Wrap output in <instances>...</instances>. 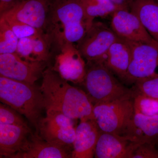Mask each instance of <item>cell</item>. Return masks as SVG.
<instances>
[{
    "label": "cell",
    "instance_id": "6da1fadb",
    "mask_svg": "<svg viewBox=\"0 0 158 158\" xmlns=\"http://www.w3.org/2000/svg\"><path fill=\"white\" fill-rule=\"evenodd\" d=\"M42 77L40 87L46 110H57L81 121L94 119V105L85 91L71 85L50 67L44 70Z\"/></svg>",
    "mask_w": 158,
    "mask_h": 158
},
{
    "label": "cell",
    "instance_id": "7a4b0ae2",
    "mask_svg": "<svg viewBox=\"0 0 158 158\" xmlns=\"http://www.w3.org/2000/svg\"><path fill=\"white\" fill-rule=\"evenodd\" d=\"M88 29L79 0H52L45 33L53 50L68 44L77 46Z\"/></svg>",
    "mask_w": 158,
    "mask_h": 158
},
{
    "label": "cell",
    "instance_id": "3957f363",
    "mask_svg": "<svg viewBox=\"0 0 158 158\" xmlns=\"http://www.w3.org/2000/svg\"><path fill=\"white\" fill-rule=\"evenodd\" d=\"M0 100L4 104L23 115L36 130L38 129L45 110L44 98L40 87L35 84L15 81L0 76Z\"/></svg>",
    "mask_w": 158,
    "mask_h": 158
},
{
    "label": "cell",
    "instance_id": "277c9868",
    "mask_svg": "<svg viewBox=\"0 0 158 158\" xmlns=\"http://www.w3.org/2000/svg\"><path fill=\"white\" fill-rule=\"evenodd\" d=\"M104 61L86 62V73L81 85L93 104L133 98L134 90L118 81Z\"/></svg>",
    "mask_w": 158,
    "mask_h": 158
},
{
    "label": "cell",
    "instance_id": "5b68a950",
    "mask_svg": "<svg viewBox=\"0 0 158 158\" xmlns=\"http://www.w3.org/2000/svg\"><path fill=\"white\" fill-rule=\"evenodd\" d=\"M133 98L98 103L93 106L94 119L102 131L122 135L134 115Z\"/></svg>",
    "mask_w": 158,
    "mask_h": 158
},
{
    "label": "cell",
    "instance_id": "8992f818",
    "mask_svg": "<svg viewBox=\"0 0 158 158\" xmlns=\"http://www.w3.org/2000/svg\"><path fill=\"white\" fill-rule=\"evenodd\" d=\"M46 111V116L40 123L38 135L49 143L73 152L76 136L73 119L57 110Z\"/></svg>",
    "mask_w": 158,
    "mask_h": 158
},
{
    "label": "cell",
    "instance_id": "52a82bcc",
    "mask_svg": "<svg viewBox=\"0 0 158 158\" xmlns=\"http://www.w3.org/2000/svg\"><path fill=\"white\" fill-rule=\"evenodd\" d=\"M132 58L124 82L135 84L140 80L158 77V42L129 41Z\"/></svg>",
    "mask_w": 158,
    "mask_h": 158
},
{
    "label": "cell",
    "instance_id": "ba28073f",
    "mask_svg": "<svg viewBox=\"0 0 158 158\" xmlns=\"http://www.w3.org/2000/svg\"><path fill=\"white\" fill-rule=\"evenodd\" d=\"M117 38L106 24L94 22L76 47L86 62L105 61L109 49Z\"/></svg>",
    "mask_w": 158,
    "mask_h": 158
},
{
    "label": "cell",
    "instance_id": "9c48e42d",
    "mask_svg": "<svg viewBox=\"0 0 158 158\" xmlns=\"http://www.w3.org/2000/svg\"><path fill=\"white\" fill-rule=\"evenodd\" d=\"M52 0H23L13 8L0 15L25 23L46 32Z\"/></svg>",
    "mask_w": 158,
    "mask_h": 158
},
{
    "label": "cell",
    "instance_id": "30bf717a",
    "mask_svg": "<svg viewBox=\"0 0 158 158\" xmlns=\"http://www.w3.org/2000/svg\"><path fill=\"white\" fill-rule=\"evenodd\" d=\"M46 62L27 61L15 53L0 54V76L34 85L42 76Z\"/></svg>",
    "mask_w": 158,
    "mask_h": 158
},
{
    "label": "cell",
    "instance_id": "8fae6325",
    "mask_svg": "<svg viewBox=\"0 0 158 158\" xmlns=\"http://www.w3.org/2000/svg\"><path fill=\"white\" fill-rule=\"evenodd\" d=\"M111 28L117 37L130 42L154 43L157 41L130 9H119L113 12Z\"/></svg>",
    "mask_w": 158,
    "mask_h": 158
},
{
    "label": "cell",
    "instance_id": "7c38bea8",
    "mask_svg": "<svg viewBox=\"0 0 158 158\" xmlns=\"http://www.w3.org/2000/svg\"><path fill=\"white\" fill-rule=\"evenodd\" d=\"M57 52L52 69L65 81L81 84L86 73V62L76 46L68 44Z\"/></svg>",
    "mask_w": 158,
    "mask_h": 158
},
{
    "label": "cell",
    "instance_id": "4fadbf2b",
    "mask_svg": "<svg viewBox=\"0 0 158 158\" xmlns=\"http://www.w3.org/2000/svg\"><path fill=\"white\" fill-rule=\"evenodd\" d=\"M136 144L125 136L100 131L94 157L132 158Z\"/></svg>",
    "mask_w": 158,
    "mask_h": 158
},
{
    "label": "cell",
    "instance_id": "5bb4252c",
    "mask_svg": "<svg viewBox=\"0 0 158 158\" xmlns=\"http://www.w3.org/2000/svg\"><path fill=\"white\" fill-rule=\"evenodd\" d=\"M122 135L135 143H148L156 145L158 142V115L146 116L134 111Z\"/></svg>",
    "mask_w": 158,
    "mask_h": 158
},
{
    "label": "cell",
    "instance_id": "9a60e30c",
    "mask_svg": "<svg viewBox=\"0 0 158 158\" xmlns=\"http://www.w3.org/2000/svg\"><path fill=\"white\" fill-rule=\"evenodd\" d=\"M32 134L28 126L0 124V157L13 158L24 148Z\"/></svg>",
    "mask_w": 158,
    "mask_h": 158
},
{
    "label": "cell",
    "instance_id": "2e32d148",
    "mask_svg": "<svg viewBox=\"0 0 158 158\" xmlns=\"http://www.w3.org/2000/svg\"><path fill=\"white\" fill-rule=\"evenodd\" d=\"M100 131L95 119L81 121L76 128L72 158L94 157Z\"/></svg>",
    "mask_w": 158,
    "mask_h": 158
},
{
    "label": "cell",
    "instance_id": "e0dca14e",
    "mask_svg": "<svg viewBox=\"0 0 158 158\" xmlns=\"http://www.w3.org/2000/svg\"><path fill=\"white\" fill-rule=\"evenodd\" d=\"M72 158V151L47 142L33 133L27 144L13 158Z\"/></svg>",
    "mask_w": 158,
    "mask_h": 158
},
{
    "label": "cell",
    "instance_id": "ac0fdd59",
    "mask_svg": "<svg viewBox=\"0 0 158 158\" xmlns=\"http://www.w3.org/2000/svg\"><path fill=\"white\" fill-rule=\"evenodd\" d=\"M131 58L129 41L118 37L109 49L104 62L112 72L124 82Z\"/></svg>",
    "mask_w": 158,
    "mask_h": 158
},
{
    "label": "cell",
    "instance_id": "d6986e66",
    "mask_svg": "<svg viewBox=\"0 0 158 158\" xmlns=\"http://www.w3.org/2000/svg\"><path fill=\"white\" fill-rule=\"evenodd\" d=\"M130 10L138 16L148 33L158 42V1L134 0Z\"/></svg>",
    "mask_w": 158,
    "mask_h": 158
},
{
    "label": "cell",
    "instance_id": "ffe728a7",
    "mask_svg": "<svg viewBox=\"0 0 158 158\" xmlns=\"http://www.w3.org/2000/svg\"><path fill=\"white\" fill-rule=\"evenodd\" d=\"M81 4L88 29L96 17L112 15L118 9L110 0H79Z\"/></svg>",
    "mask_w": 158,
    "mask_h": 158
},
{
    "label": "cell",
    "instance_id": "44dd1931",
    "mask_svg": "<svg viewBox=\"0 0 158 158\" xmlns=\"http://www.w3.org/2000/svg\"><path fill=\"white\" fill-rule=\"evenodd\" d=\"M19 40L6 20L0 18V54L15 53Z\"/></svg>",
    "mask_w": 158,
    "mask_h": 158
},
{
    "label": "cell",
    "instance_id": "7402d4cb",
    "mask_svg": "<svg viewBox=\"0 0 158 158\" xmlns=\"http://www.w3.org/2000/svg\"><path fill=\"white\" fill-rule=\"evenodd\" d=\"M133 89L134 111L146 116L158 115V100L139 93Z\"/></svg>",
    "mask_w": 158,
    "mask_h": 158
},
{
    "label": "cell",
    "instance_id": "603a6c76",
    "mask_svg": "<svg viewBox=\"0 0 158 158\" xmlns=\"http://www.w3.org/2000/svg\"><path fill=\"white\" fill-rule=\"evenodd\" d=\"M32 37L33 52L36 61L47 62L50 58L52 43L45 33Z\"/></svg>",
    "mask_w": 158,
    "mask_h": 158
},
{
    "label": "cell",
    "instance_id": "cb8c5ba5",
    "mask_svg": "<svg viewBox=\"0 0 158 158\" xmlns=\"http://www.w3.org/2000/svg\"><path fill=\"white\" fill-rule=\"evenodd\" d=\"M0 18L6 20L19 39L24 37H33L42 33H45L44 31L38 30L27 24L17 20L8 18Z\"/></svg>",
    "mask_w": 158,
    "mask_h": 158
},
{
    "label": "cell",
    "instance_id": "d4e9b609",
    "mask_svg": "<svg viewBox=\"0 0 158 158\" xmlns=\"http://www.w3.org/2000/svg\"><path fill=\"white\" fill-rule=\"evenodd\" d=\"M19 114L9 106L1 103L0 105V124L28 126Z\"/></svg>",
    "mask_w": 158,
    "mask_h": 158
},
{
    "label": "cell",
    "instance_id": "484cf974",
    "mask_svg": "<svg viewBox=\"0 0 158 158\" xmlns=\"http://www.w3.org/2000/svg\"><path fill=\"white\" fill-rule=\"evenodd\" d=\"M133 88L139 93L158 100V77L137 81Z\"/></svg>",
    "mask_w": 158,
    "mask_h": 158
},
{
    "label": "cell",
    "instance_id": "4316f807",
    "mask_svg": "<svg viewBox=\"0 0 158 158\" xmlns=\"http://www.w3.org/2000/svg\"><path fill=\"white\" fill-rule=\"evenodd\" d=\"M15 53L24 60L31 62L37 61L34 56L31 37H24L19 40Z\"/></svg>",
    "mask_w": 158,
    "mask_h": 158
},
{
    "label": "cell",
    "instance_id": "83f0119b",
    "mask_svg": "<svg viewBox=\"0 0 158 158\" xmlns=\"http://www.w3.org/2000/svg\"><path fill=\"white\" fill-rule=\"evenodd\" d=\"M132 158H158V149L154 144L137 143Z\"/></svg>",
    "mask_w": 158,
    "mask_h": 158
},
{
    "label": "cell",
    "instance_id": "f1b7e54d",
    "mask_svg": "<svg viewBox=\"0 0 158 158\" xmlns=\"http://www.w3.org/2000/svg\"><path fill=\"white\" fill-rule=\"evenodd\" d=\"M23 0H0V15L8 11Z\"/></svg>",
    "mask_w": 158,
    "mask_h": 158
},
{
    "label": "cell",
    "instance_id": "f546056e",
    "mask_svg": "<svg viewBox=\"0 0 158 158\" xmlns=\"http://www.w3.org/2000/svg\"><path fill=\"white\" fill-rule=\"evenodd\" d=\"M118 8L130 9L134 0H110Z\"/></svg>",
    "mask_w": 158,
    "mask_h": 158
},
{
    "label": "cell",
    "instance_id": "4dcf8cb0",
    "mask_svg": "<svg viewBox=\"0 0 158 158\" xmlns=\"http://www.w3.org/2000/svg\"><path fill=\"white\" fill-rule=\"evenodd\" d=\"M156 145H158V142L157 144Z\"/></svg>",
    "mask_w": 158,
    "mask_h": 158
},
{
    "label": "cell",
    "instance_id": "1f68e13d",
    "mask_svg": "<svg viewBox=\"0 0 158 158\" xmlns=\"http://www.w3.org/2000/svg\"><path fill=\"white\" fill-rule=\"evenodd\" d=\"M156 1H158V0H156Z\"/></svg>",
    "mask_w": 158,
    "mask_h": 158
}]
</instances>
